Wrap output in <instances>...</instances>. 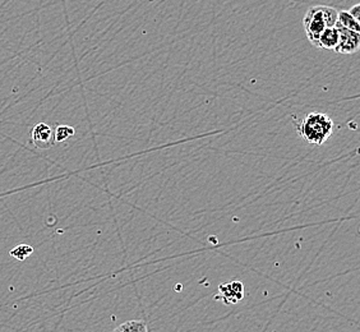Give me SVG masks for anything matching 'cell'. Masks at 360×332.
Instances as JSON below:
<instances>
[{"mask_svg": "<svg viewBox=\"0 0 360 332\" xmlns=\"http://www.w3.org/2000/svg\"><path fill=\"white\" fill-rule=\"evenodd\" d=\"M297 132L305 142L312 145H323L333 132V119L322 113L307 114L297 124Z\"/></svg>", "mask_w": 360, "mask_h": 332, "instance_id": "obj_1", "label": "cell"}, {"mask_svg": "<svg viewBox=\"0 0 360 332\" xmlns=\"http://www.w3.org/2000/svg\"><path fill=\"white\" fill-rule=\"evenodd\" d=\"M338 21V11L328 6H314L311 7L304 15L305 34L308 40L316 46L319 35L323 32L326 27L335 26Z\"/></svg>", "mask_w": 360, "mask_h": 332, "instance_id": "obj_2", "label": "cell"}, {"mask_svg": "<svg viewBox=\"0 0 360 332\" xmlns=\"http://www.w3.org/2000/svg\"><path fill=\"white\" fill-rule=\"evenodd\" d=\"M336 27L339 30V42L335 48V51L342 56L355 54L360 48L359 32L349 28L340 27V26Z\"/></svg>", "mask_w": 360, "mask_h": 332, "instance_id": "obj_3", "label": "cell"}, {"mask_svg": "<svg viewBox=\"0 0 360 332\" xmlns=\"http://www.w3.org/2000/svg\"><path fill=\"white\" fill-rule=\"evenodd\" d=\"M244 285L242 281H231L219 286V293L215 295L216 300H222L225 305H236L244 298Z\"/></svg>", "mask_w": 360, "mask_h": 332, "instance_id": "obj_4", "label": "cell"}, {"mask_svg": "<svg viewBox=\"0 0 360 332\" xmlns=\"http://www.w3.org/2000/svg\"><path fill=\"white\" fill-rule=\"evenodd\" d=\"M31 142L40 150H48L56 143L54 129L45 123L36 124L31 132Z\"/></svg>", "mask_w": 360, "mask_h": 332, "instance_id": "obj_5", "label": "cell"}, {"mask_svg": "<svg viewBox=\"0 0 360 332\" xmlns=\"http://www.w3.org/2000/svg\"><path fill=\"white\" fill-rule=\"evenodd\" d=\"M339 42V30L336 26L326 27L323 32L319 35L316 48L327 49V50H335Z\"/></svg>", "mask_w": 360, "mask_h": 332, "instance_id": "obj_6", "label": "cell"}, {"mask_svg": "<svg viewBox=\"0 0 360 332\" xmlns=\"http://www.w3.org/2000/svg\"><path fill=\"white\" fill-rule=\"evenodd\" d=\"M335 26L340 27L349 28L359 32L360 25L358 20H355L352 14L349 13V11H341L338 12V21L335 23Z\"/></svg>", "mask_w": 360, "mask_h": 332, "instance_id": "obj_7", "label": "cell"}, {"mask_svg": "<svg viewBox=\"0 0 360 332\" xmlns=\"http://www.w3.org/2000/svg\"><path fill=\"white\" fill-rule=\"evenodd\" d=\"M76 134V129L70 125H58L54 129L56 142H65L72 139Z\"/></svg>", "mask_w": 360, "mask_h": 332, "instance_id": "obj_8", "label": "cell"}, {"mask_svg": "<svg viewBox=\"0 0 360 332\" xmlns=\"http://www.w3.org/2000/svg\"><path fill=\"white\" fill-rule=\"evenodd\" d=\"M32 253H34V248H32L31 245H28V244H20V245L14 247V248L9 252L11 257H13V258H15V260L20 261V262H23V261L31 256Z\"/></svg>", "mask_w": 360, "mask_h": 332, "instance_id": "obj_9", "label": "cell"}, {"mask_svg": "<svg viewBox=\"0 0 360 332\" xmlns=\"http://www.w3.org/2000/svg\"><path fill=\"white\" fill-rule=\"evenodd\" d=\"M115 331L146 332L148 331V327L143 321H128L115 328Z\"/></svg>", "mask_w": 360, "mask_h": 332, "instance_id": "obj_10", "label": "cell"}, {"mask_svg": "<svg viewBox=\"0 0 360 332\" xmlns=\"http://www.w3.org/2000/svg\"><path fill=\"white\" fill-rule=\"evenodd\" d=\"M360 6L359 4H355L353 8H350L349 9V13L352 14L353 15L354 18L355 20H358L359 21V15H360Z\"/></svg>", "mask_w": 360, "mask_h": 332, "instance_id": "obj_11", "label": "cell"}]
</instances>
